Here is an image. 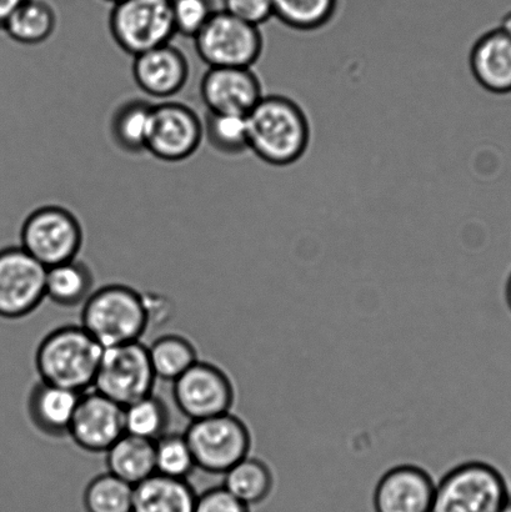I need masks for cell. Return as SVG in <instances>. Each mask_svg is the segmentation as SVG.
Masks as SVG:
<instances>
[{
  "label": "cell",
  "instance_id": "cell-1",
  "mask_svg": "<svg viewBox=\"0 0 511 512\" xmlns=\"http://www.w3.org/2000/svg\"><path fill=\"white\" fill-rule=\"evenodd\" d=\"M249 150L274 167L298 162L307 152V115L284 95H265L247 115Z\"/></svg>",
  "mask_w": 511,
  "mask_h": 512
},
{
  "label": "cell",
  "instance_id": "cell-2",
  "mask_svg": "<svg viewBox=\"0 0 511 512\" xmlns=\"http://www.w3.org/2000/svg\"><path fill=\"white\" fill-rule=\"evenodd\" d=\"M103 346L82 325H65L49 333L35 354L40 381L84 394L93 389Z\"/></svg>",
  "mask_w": 511,
  "mask_h": 512
},
{
  "label": "cell",
  "instance_id": "cell-3",
  "mask_svg": "<svg viewBox=\"0 0 511 512\" xmlns=\"http://www.w3.org/2000/svg\"><path fill=\"white\" fill-rule=\"evenodd\" d=\"M80 320L103 348L140 341L149 328L143 294L123 284L93 291L82 305Z\"/></svg>",
  "mask_w": 511,
  "mask_h": 512
},
{
  "label": "cell",
  "instance_id": "cell-4",
  "mask_svg": "<svg viewBox=\"0 0 511 512\" xmlns=\"http://www.w3.org/2000/svg\"><path fill=\"white\" fill-rule=\"evenodd\" d=\"M509 496L507 481L494 466L469 461L435 485L432 512H499Z\"/></svg>",
  "mask_w": 511,
  "mask_h": 512
},
{
  "label": "cell",
  "instance_id": "cell-5",
  "mask_svg": "<svg viewBox=\"0 0 511 512\" xmlns=\"http://www.w3.org/2000/svg\"><path fill=\"white\" fill-rule=\"evenodd\" d=\"M114 42L133 57L174 37L173 0H120L109 15Z\"/></svg>",
  "mask_w": 511,
  "mask_h": 512
},
{
  "label": "cell",
  "instance_id": "cell-6",
  "mask_svg": "<svg viewBox=\"0 0 511 512\" xmlns=\"http://www.w3.org/2000/svg\"><path fill=\"white\" fill-rule=\"evenodd\" d=\"M83 240L82 224L70 210L45 205L25 218L19 245L48 269L77 259Z\"/></svg>",
  "mask_w": 511,
  "mask_h": 512
},
{
  "label": "cell",
  "instance_id": "cell-7",
  "mask_svg": "<svg viewBox=\"0 0 511 512\" xmlns=\"http://www.w3.org/2000/svg\"><path fill=\"white\" fill-rule=\"evenodd\" d=\"M184 435L195 466L215 475H224L247 458L252 446L247 425L230 413L190 421Z\"/></svg>",
  "mask_w": 511,
  "mask_h": 512
},
{
  "label": "cell",
  "instance_id": "cell-8",
  "mask_svg": "<svg viewBox=\"0 0 511 512\" xmlns=\"http://www.w3.org/2000/svg\"><path fill=\"white\" fill-rule=\"evenodd\" d=\"M155 380L148 346L134 341L103 349L93 390L124 408L153 394Z\"/></svg>",
  "mask_w": 511,
  "mask_h": 512
},
{
  "label": "cell",
  "instance_id": "cell-9",
  "mask_svg": "<svg viewBox=\"0 0 511 512\" xmlns=\"http://www.w3.org/2000/svg\"><path fill=\"white\" fill-rule=\"evenodd\" d=\"M194 43L200 59L209 68H252L263 52L260 28L223 10H215Z\"/></svg>",
  "mask_w": 511,
  "mask_h": 512
},
{
  "label": "cell",
  "instance_id": "cell-10",
  "mask_svg": "<svg viewBox=\"0 0 511 512\" xmlns=\"http://www.w3.org/2000/svg\"><path fill=\"white\" fill-rule=\"evenodd\" d=\"M47 268L18 245L0 249V318L19 320L45 299Z\"/></svg>",
  "mask_w": 511,
  "mask_h": 512
},
{
  "label": "cell",
  "instance_id": "cell-11",
  "mask_svg": "<svg viewBox=\"0 0 511 512\" xmlns=\"http://www.w3.org/2000/svg\"><path fill=\"white\" fill-rule=\"evenodd\" d=\"M234 386L217 365L198 360L173 383V399L190 421L230 413Z\"/></svg>",
  "mask_w": 511,
  "mask_h": 512
},
{
  "label": "cell",
  "instance_id": "cell-12",
  "mask_svg": "<svg viewBox=\"0 0 511 512\" xmlns=\"http://www.w3.org/2000/svg\"><path fill=\"white\" fill-rule=\"evenodd\" d=\"M204 139V124L188 105H154L147 152L168 163L183 162L197 152Z\"/></svg>",
  "mask_w": 511,
  "mask_h": 512
},
{
  "label": "cell",
  "instance_id": "cell-13",
  "mask_svg": "<svg viewBox=\"0 0 511 512\" xmlns=\"http://www.w3.org/2000/svg\"><path fill=\"white\" fill-rule=\"evenodd\" d=\"M124 408L98 391H87L80 400L68 436L89 453H107L124 433Z\"/></svg>",
  "mask_w": 511,
  "mask_h": 512
},
{
  "label": "cell",
  "instance_id": "cell-14",
  "mask_svg": "<svg viewBox=\"0 0 511 512\" xmlns=\"http://www.w3.org/2000/svg\"><path fill=\"white\" fill-rule=\"evenodd\" d=\"M208 113L247 115L264 97L252 68H209L200 82Z\"/></svg>",
  "mask_w": 511,
  "mask_h": 512
},
{
  "label": "cell",
  "instance_id": "cell-15",
  "mask_svg": "<svg viewBox=\"0 0 511 512\" xmlns=\"http://www.w3.org/2000/svg\"><path fill=\"white\" fill-rule=\"evenodd\" d=\"M435 484L419 466L399 465L379 480L374 491L375 512H432Z\"/></svg>",
  "mask_w": 511,
  "mask_h": 512
},
{
  "label": "cell",
  "instance_id": "cell-16",
  "mask_svg": "<svg viewBox=\"0 0 511 512\" xmlns=\"http://www.w3.org/2000/svg\"><path fill=\"white\" fill-rule=\"evenodd\" d=\"M189 63L182 50L172 44L134 57L133 78L149 97L168 99L182 92L189 78Z\"/></svg>",
  "mask_w": 511,
  "mask_h": 512
},
{
  "label": "cell",
  "instance_id": "cell-17",
  "mask_svg": "<svg viewBox=\"0 0 511 512\" xmlns=\"http://www.w3.org/2000/svg\"><path fill=\"white\" fill-rule=\"evenodd\" d=\"M470 70L480 87L511 94V38L497 28L484 33L470 52Z\"/></svg>",
  "mask_w": 511,
  "mask_h": 512
},
{
  "label": "cell",
  "instance_id": "cell-18",
  "mask_svg": "<svg viewBox=\"0 0 511 512\" xmlns=\"http://www.w3.org/2000/svg\"><path fill=\"white\" fill-rule=\"evenodd\" d=\"M82 394L40 381L28 396V415L35 428L52 438H64Z\"/></svg>",
  "mask_w": 511,
  "mask_h": 512
},
{
  "label": "cell",
  "instance_id": "cell-19",
  "mask_svg": "<svg viewBox=\"0 0 511 512\" xmlns=\"http://www.w3.org/2000/svg\"><path fill=\"white\" fill-rule=\"evenodd\" d=\"M195 500L187 480L154 474L134 486L132 512H193Z\"/></svg>",
  "mask_w": 511,
  "mask_h": 512
},
{
  "label": "cell",
  "instance_id": "cell-20",
  "mask_svg": "<svg viewBox=\"0 0 511 512\" xmlns=\"http://www.w3.org/2000/svg\"><path fill=\"white\" fill-rule=\"evenodd\" d=\"M108 473L130 485L155 474L154 441L124 434L107 450Z\"/></svg>",
  "mask_w": 511,
  "mask_h": 512
},
{
  "label": "cell",
  "instance_id": "cell-21",
  "mask_svg": "<svg viewBox=\"0 0 511 512\" xmlns=\"http://www.w3.org/2000/svg\"><path fill=\"white\" fill-rule=\"evenodd\" d=\"M93 274L89 266L77 259L47 269L45 298L63 308L83 305L93 293Z\"/></svg>",
  "mask_w": 511,
  "mask_h": 512
},
{
  "label": "cell",
  "instance_id": "cell-22",
  "mask_svg": "<svg viewBox=\"0 0 511 512\" xmlns=\"http://www.w3.org/2000/svg\"><path fill=\"white\" fill-rule=\"evenodd\" d=\"M58 18L47 0H23L5 22L3 30L14 42L38 45L52 37Z\"/></svg>",
  "mask_w": 511,
  "mask_h": 512
},
{
  "label": "cell",
  "instance_id": "cell-23",
  "mask_svg": "<svg viewBox=\"0 0 511 512\" xmlns=\"http://www.w3.org/2000/svg\"><path fill=\"white\" fill-rule=\"evenodd\" d=\"M153 109L154 104L133 99L115 110L110 132L120 149L132 154L147 152Z\"/></svg>",
  "mask_w": 511,
  "mask_h": 512
},
{
  "label": "cell",
  "instance_id": "cell-24",
  "mask_svg": "<svg viewBox=\"0 0 511 512\" xmlns=\"http://www.w3.org/2000/svg\"><path fill=\"white\" fill-rule=\"evenodd\" d=\"M223 476V488L247 506L263 503L274 485L269 466L264 461L250 456L239 461Z\"/></svg>",
  "mask_w": 511,
  "mask_h": 512
},
{
  "label": "cell",
  "instance_id": "cell-25",
  "mask_svg": "<svg viewBox=\"0 0 511 512\" xmlns=\"http://www.w3.org/2000/svg\"><path fill=\"white\" fill-rule=\"evenodd\" d=\"M148 354L155 378L172 384L199 360L192 341L177 334L155 340Z\"/></svg>",
  "mask_w": 511,
  "mask_h": 512
},
{
  "label": "cell",
  "instance_id": "cell-26",
  "mask_svg": "<svg viewBox=\"0 0 511 512\" xmlns=\"http://www.w3.org/2000/svg\"><path fill=\"white\" fill-rule=\"evenodd\" d=\"M124 433L149 441L167 434L169 411L162 399L150 394L124 406Z\"/></svg>",
  "mask_w": 511,
  "mask_h": 512
},
{
  "label": "cell",
  "instance_id": "cell-27",
  "mask_svg": "<svg viewBox=\"0 0 511 512\" xmlns=\"http://www.w3.org/2000/svg\"><path fill=\"white\" fill-rule=\"evenodd\" d=\"M339 0H272L274 18L287 27L310 32L328 24Z\"/></svg>",
  "mask_w": 511,
  "mask_h": 512
},
{
  "label": "cell",
  "instance_id": "cell-28",
  "mask_svg": "<svg viewBox=\"0 0 511 512\" xmlns=\"http://www.w3.org/2000/svg\"><path fill=\"white\" fill-rule=\"evenodd\" d=\"M134 486L110 473L97 476L84 491L87 512H132Z\"/></svg>",
  "mask_w": 511,
  "mask_h": 512
},
{
  "label": "cell",
  "instance_id": "cell-29",
  "mask_svg": "<svg viewBox=\"0 0 511 512\" xmlns=\"http://www.w3.org/2000/svg\"><path fill=\"white\" fill-rule=\"evenodd\" d=\"M204 138L220 153L235 155L249 149L247 117L237 114L208 113Z\"/></svg>",
  "mask_w": 511,
  "mask_h": 512
},
{
  "label": "cell",
  "instance_id": "cell-30",
  "mask_svg": "<svg viewBox=\"0 0 511 512\" xmlns=\"http://www.w3.org/2000/svg\"><path fill=\"white\" fill-rule=\"evenodd\" d=\"M155 474L187 480L197 468L184 434L167 433L154 441Z\"/></svg>",
  "mask_w": 511,
  "mask_h": 512
},
{
  "label": "cell",
  "instance_id": "cell-31",
  "mask_svg": "<svg viewBox=\"0 0 511 512\" xmlns=\"http://www.w3.org/2000/svg\"><path fill=\"white\" fill-rule=\"evenodd\" d=\"M214 13L210 0H173L175 33L194 39Z\"/></svg>",
  "mask_w": 511,
  "mask_h": 512
},
{
  "label": "cell",
  "instance_id": "cell-32",
  "mask_svg": "<svg viewBox=\"0 0 511 512\" xmlns=\"http://www.w3.org/2000/svg\"><path fill=\"white\" fill-rule=\"evenodd\" d=\"M223 12L259 27L274 18L272 0H223Z\"/></svg>",
  "mask_w": 511,
  "mask_h": 512
},
{
  "label": "cell",
  "instance_id": "cell-33",
  "mask_svg": "<svg viewBox=\"0 0 511 512\" xmlns=\"http://www.w3.org/2000/svg\"><path fill=\"white\" fill-rule=\"evenodd\" d=\"M193 512H250L249 506L234 498L223 486L197 495Z\"/></svg>",
  "mask_w": 511,
  "mask_h": 512
},
{
  "label": "cell",
  "instance_id": "cell-34",
  "mask_svg": "<svg viewBox=\"0 0 511 512\" xmlns=\"http://www.w3.org/2000/svg\"><path fill=\"white\" fill-rule=\"evenodd\" d=\"M144 303L147 306V313L150 324H160L165 316H169V303L163 296L155 294H143Z\"/></svg>",
  "mask_w": 511,
  "mask_h": 512
},
{
  "label": "cell",
  "instance_id": "cell-35",
  "mask_svg": "<svg viewBox=\"0 0 511 512\" xmlns=\"http://www.w3.org/2000/svg\"><path fill=\"white\" fill-rule=\"evenodd\" d=\"M22 2L23 0H0V29H3L5 22Z\"/></svg>",
  "mask_w": 511,
  "mask_h": 512
},
{
  "label": "cell",
  "instance_id": "cell-36",
  "mask_svg": "<svg viewBox=\"0 0 511 512\" xmlns=\"http://www.w3.org/2000/svg\"><path fill=\"white\" fill-rule=\"evenodd\" d=\"M500 29L511 38V10L504 15L502 23H500Z\"/></svg>",
  "mask_w": 511,
  "mask_h": 512
},
{
  "label": "cell",
  "instance_id": "cell-37",
  "mask_svg": "<svg viewBox=\"0 0 511 512\" xmlns=\"http://www.w3.org/2000/svg\"><path fill=\"white\" fill-rule=\"evenodd\" d=\"M505 298H507V303H508L509 309L511 310V274L508 279L507 289H505Z\"/></svg>",
  "mask_w": 511,
  "mask_h": 512
},
{
  "label": "cell",
  "instance_id": "cell-38",
  "mask_svg": "<svg viewBox=\"0 0 511 512\" xmlns=\"http://www.w3.org/2000/svg\"><path fill=\"white\" fill-rule=\"evenodd\" d=\"M499 512H511V496H509L507 503L503 505V508L500 509Z\"/></svg>",
  "mask_w": 511,
  "mask_h": 512
},
{
  "label": "cell",
  "instance_id": "cell-39",
  "mask_svg": "<svg viewBox=\"0 0 511 512\" xmlns=\"http://www.w3.org/2000/svg\"><path fill=\"white\" fill-rule=\"evenodd\" d=\"M107 2H110V3H113V4H114V3H118V2H120V0H107Z\"/></svg>",
  "mask_w": 511,
  "mask_h": 512
}]
</instances>
